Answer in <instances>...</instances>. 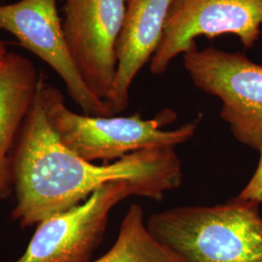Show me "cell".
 I'll use <instances>...</instances> for the list:
<instances>
[{
  "instance_id": "obj_13",
  "label": "cell",
  "mask_w": 262,
  "mask_h": 262,
  "mask_svg": "<svg viewBox=\"0 0 262 262\" xmlns=\"http://www.w3.org/2000/svg\"><path fill=\"white\" fill-rule=\"evenodd\" d=\"M8 47L7 44L0 39V62L5 58V56L8 54Z\"/></svg>"
},
{
  "instance_id": "obj_1",
  "label": "cell",
  "mask_w": 262,
  "mask_h": 262,
  "mask_svg": "<svg viewBox=\"0 0 262 262\" xmlns=\"http://www.w3.org/2000/svg\"><path fill=\"white\" fill-rule=\"evenodd\" d=\"M13 176L16 205L12 219L28 228L83 203L113 182H134L150 199L160 201L181 186L183 168L174 148L140 150L101 165L78 157L51 127L39 80L14 152Z\"/></svg>"
},
{
  "instance_id": "obj_8",
  "label": "cell",
  "mask_w": 262,
  "mask_h": 262,
  "mask_svg": "<svg viewBox=\"0 0 262 262\" xmlns=\"http://www.w3.org/2000/svg\"><path fill=\"white\" fill-rule=\"evenodd\" d=\"M124 0H64L62 28L74 63L90 90L104 102L117 73L116 49Z\"/></svg>"
},
{
  "instance_id": "obj_9",
  "label": "cell",
  "mask_w": 262,
  "mask_h": 262,
  "mask_svg": "<svg viewBox=\"0 0 262 262\" xmlns=\"http://www.w3.org/2000/svg\"><path fill=\"white\" fill-rule=\"evenodd\" d=\"M172 2L124 0V17L116 49L117 73L105 100L111 116L126 109L131 84L159 47Z\"/></svg>"
},
{
  "instance_id": "obj_10",
  "label": "cell",
  "mask_w": 262,
  "mask_h": 262,
  "mask_svg": "<svg viewBox=\"0 0 262 262\" xmlns=\"http://www.w3.org/2000/svg\"><path fill=\"white\" fill-rule=\"evenodd\" d=\"M39 80L27 56L10 52L0 62V200L14 191V152Z\"/></svg>"
},
{
  "instance_id": "obj_4",
  "label": "cell",
  "mask_w": 262,
  "mask_h": 262,
  "mask_svg": "<svg viewBox=\"0 0 262 262\" xmlns=\"http://www.w3.org/2000/svg\"><path fill=\"white\" fill-rule=\"evenodd\" d=\"M184 66L198 90L217 97L221 118L236 140L253 150L262 147V66L241 52L196 44L183 55Z\"/></svg>"
},
{
  "instance_id": "obj_3",
  "label": "cell",
  "mask_w": 262,
  "mask_h": 262,
  "mask_svg": "<svg viewBox=\"0 0 262 262\" xmlns=\"http://www.w3.org/2000/svg\"><path fill=\"white\" fill-rule=\"evenodd\" d=\"M40 92L45 112L56 137L78 157L94 162L121 159L132 152L175 148L193 137L199 119L175 129H164L177 120V114L164 109L152 119L139 113L127 116H91L71 111L60 91L40 75Z\"/></svg>"
},
{
  "instance_id": "obj_12",
  "label": "cell",
  "mask_w": 262,
  "mask_h": 262,
  "mask_svg": "<svg viewBox=\"0 0 262 262\" xmlns=\"http://www.w3.org/2000/svg\"><path fill=\"white\" fill-rule=\"evenodd\" d=\"M258 151L259 161L256 170L247 186L244 187L243 190L237 197L246 201H253L260 205L262 203V147Z\"/></svg>"
},
{
  "instance_id": "obj_2",
  "label": "cell",
  "mask_w": 262,
  "mask_h": 262,
  "mask_svg": "<svg viewBox=\"0 0 262 262\" xmlns=\"http://www.w3.org/2000/svg\"><path fill=\"white\" fill-rule=\"evenodd\" d=\"M147 227L181 262H262L259 204L238 197L150 215Z\"/></svg>"
},
{
  "instance_id": "obj_11",
  "label": "cell",
  "mask_w": 262,
  "mask_h": 262,
  "mask_svg": "<svg viewBox=\"0 0 262 262\" xmlns=\"http://www.w3.org/2000/svg\"><path fill=\"white\" fill-rule=\"evenodd\" d=\"M90 262H181L150 234L142 207L132 204L122 220L112 248L100 258Z\"/></svg>"
},
{
  "instance_id": "obj_7",
  "label": "cell",
  "mask_w": 262,
  "mask_h": 262,
  "mask_svg": "<svg viewBox=\"0 0 262 262\" xmlns=\"http://www.w3.org/2000/svg\"><path fill=\"white\" fill-rule=\"evenodd\" d=\"M0 29L56 71L68 95L85 115L111 116L106 103L84 83L70 55L57 0H19L0 5Z\"/></svg>"
},
{
  "instance_id": "obj_6",
  "label": "cell",
  "mask_w": 262,
  "mask_h": 262,
  "mask_svg": "<svg viewBox=\"0 0 262 262\" xmlns=\"http://www.w3.org/2000/svg\"><path fill=\"white\" fill-rule=\"evenodd\" d=\"M262 0H173L162 37L150 63L155 75L164 73L200 36L233 34L252 49L261 33Z\"/></svg>"
},
{
  "instance_id": "obj_5",
  "label": "cell",
  "mask_w": 262,
  "mask_h": 262,
  "mask_svg": "<svg viewBox=\"0 0 262 262\" xmlns=\"http://www.w3.org/2000/svg\"><path fill=\"white\" fill-rule=\"evenodd\" d=\"M129 196L149 198V194L130 181L98 188L83 203L38 224L25 253L15 262L91 261L113 208Z\"/></svg>"
}]
</instances>
